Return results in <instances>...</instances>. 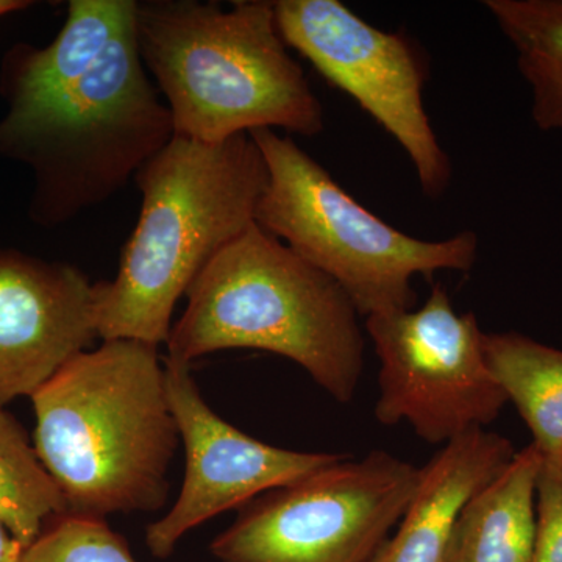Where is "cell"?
I'll use <instances>...</instances> for the list:
<instances>
[{"instance_id": "cell-16", "label": "cell", "mask_w": 562, "mask_h": 562, "mask_svg": "<svg viewBox=\"0 0 562 562\" xmlns=\"http://www.w3.org/2000/svg\"><path fill=\"white\" fill-rule=\"evenodd\" d=\"M484 9L516 50L541 132L562 131V0H486Z\"/></svg>"}, {"instance_id": "cell-19", "label": "cell", "mask_w": 562, "mask_h": 562, "mask_svg": "<svg viewBox=\"0 0 562 562\" xmlns=\"http://www.w3.org/2000/svg\"><path fill=\"white\" fill-rule=\"evenodd\" d=\"M531 562H562V468L543 460L536 484V541Z\"/></svg>"}, {"instance_id": "cell-21", "label": "cell", "mask_w": 562, "mask_h": 562, "mask_svg": "<svg viewBox=\"0 0 562 562\" xmlns=\"http://www.w3.org/2000/svg\"><path fill=\"white\" fill-rule=\"evenodd\" d=\"M32 5L31 0H0V18L16 13V11L31 9Z\"/></svg>"}, {"instance_id": "cell-7", "label": "cell", "mask_w": 562, "mask_h": 562, "mask_svg": "<svg viewBox=\"0 0 562 562\" xmlns=\"http://www.w3.org/2000/svg\"><path fill=\"white\" fill-rule=\"evenodd\" d=\"M420 469L373 450L265 492L210 543L220 562H369L401 522Z\"/></svg>"}, {"instance_id": "cell-4", "label": "cell", "mask_w": 562, "mask_h": 562, "mask_svg": "<svg viewBox=\"0 0 562 562\" xmlns=\"http://www.w3.org/2000/svg\"><path fill=\"white\" fill-rule=\"evenodd\" d=\"M187 295L166 360L191 366L214 351H271L335 401L355 397L364 372L360 314L335 280L257 224L203 268Z\"/></svg>"}, {"instance_id": "cell-13", "label": "cell", "mask_w": 562, "mask_h": 562, "mask_svg": "<svg viewBox=\"0 0 562 562\" xmlns=\"http://www.w3.org/2000/svg\"><path fill=\"white\" fill-rule=\"evenodd\" d=\"M133 21L135 0H70L50 44L18 43L3 55L0 95L7 111L31 109L76 87Z\"/></svg>"}, {"instance_id": "cell-15", "label": "cell", "mask_w": 562, "mask_h": 562, "mask_svg": "<svg viewBox=\"0 0 562 562\" xmlns=\"http://www.w3.org/2000/svg\"><path fill=\"white\" fill-rule=\"evenodd\" d=\"M492 375L530 428L542 460L562 468V350L517 331L486 333Z\"/></svg>"}, {"instance_id": "cell-1", "label": "cell", "mask_w": 562, "mask_h": 562, "mask_svg": "<svg viewBox=\"0 0 562 562\" xmlns=\"http://www.w3.org/2000/svg\"><path fill=\"white\" fill-rule=\"evenodd\" d=\"M35 450L72 516L157 513L180 446L158 346L113 339L32 395Z\"/></svg>"}, {"instance_id": "cell-14", "label": "cell", "mask_w": 562, "mask_h": 562, "mask_svg": "<svg viewBox=\"0 0 562 562\" xmlns=\"http://www.w3.org/2000/svg\"><path fill=\"white\" fill-rule=\"evenodd\" d=\"M541 468V453L532 443L516 452L509 464L465 503L442 562H531Z\"/></svg>"}, {"instance_id": "cell-17", "label": "cell", "mask_w": 562, "mask_h": 562, "mask_svg": "<svg viewBox=\"0 0 562 562\" xmlns=\"http://www.w3.org/2000/svg\"><path fill=\"white\" fill-rule=\"evenodd\" d=\"M66 513L65 498L27 432L0 408V519L29 547L52 519Z\"/></svg>"}, {"instance_id": "cell-3", "label": "cell", "mask_w": 562, "mask_h": 562, "mask_svg": "<svg viewBox=\"0 0 562 562\" xmlns=\"http://www.w3.org/2000/svg\"><path fill=\"white\" fill-rule=\"evenodd\" d=\"M136 46L176 136L217 144L281 128L324 131V109L277 27L273 2L135 0Z\"/></svg>"}, {"instance_id": "cell-11", "label": "cell", "mask_w": 562, "mask_h": 562, "mask_svg": "<svg viewBox=\"0 0 562 562\" xmlns=\"http://www.w3.org/2000/svg\"><path fill=\"white\" fill-rule=\"evenodd\" d=\"M94 283L76 266L0 249V408L90 349Z\"/></svg>"}, {"instance_id": "cell-8", "label": "cell", "mask_w": 562, "mask_h": 562, "mask_svg": "<svg viewBox=\"0 0 562 562\" xmlns=\"http://www.w3.org/2000/svg\"><path fill=\"white\" fill-rule=\"evenodd\" d=\"M380 358L376 420L408 422L435 446L492 424L508 403L484 355V333L473 313H457L441 284L419 310L366 317Z\"/></svg>"}, {"instance_id": "cell-12", "label": "cell", "mask_w": 562, "mask_h": 562, "mask_svg": "<svg viewBox=\"0 0 562 562\" xmlns=\"http://www.w3.org/2000/svg\"><path fill=\"white\" fill-rule=\"evenodd\" d=\"M513 443L473 428L443 443L420 469L419 483L401 519L369 562H442L465 503L513 460Z\"/></svg>"}, {"instance_id": "cell-6", "label": "cell", "mask_w": 562, "mask_h": 562, "mask_svg": "<svg viewBox=\"0 0 562 562\" xmlns=\"http://www.w3.org/2000/svg\"><path fill=\"white\" fill-rule=\"evenodd\" d=\"M249 135L268 168L255 224L335 280L361 316L408 312L417 299L414 277L475 265V232L443 241L413 238L355 201L291 136L272 128Z\"/></svg>"}, {"instance_id": "cell-5", "label": "cell", "mask_w": 562, "mask_h": 562, "mask_svg": "<svg viewBox=\"0 0 562 562\" xmlns=\"http://www.w3.org/2000/svg\"><path fill=\"white\" fill-rule=\"evenodd\" d=\"M173 136L171 111L144 68L132 25L76 87L7 111L0 158L31 168L29 216L55 228L117 194Z\"/></svg>"}, {"instance_id": "cell-2", "label": "cell", "mask_w": 562, "mask_h": 562, "mask_svg": "<svg viewBox=\"0 0 562 562\" xmlns=\"http://www.w3.org/2000/svg\"><path fill=\"white\" fill-rule=\"evenodd\" d=\"M138 224L114 280L94 283L102 341L168 342L180 297L206 265L255 224L268 168L249 133L217 144L173 136L136 172Z\"/></svg>"}, {"instance_id": "cell-18", "label": "cell", "mask_w": 562, "mask_h": 562, "mask_svg": "<svg viewBox=\"0 0 562 562\" xmlns=\"http://www.w3.org/2000/svg\"><path fill=\"white\" fill-rule=\"evenodd\" d=\"M21 562H139L103 519L63 514L25 547Z\"/></svg>"}, {"instance_id": "cell-9", "label": "cell", "mask_w": 562, "mask_h": 562, "mask_svg": "<svg viewBox=\"0 0 562 562\" xmlns=\"http://www.w3.org/2000/svg\"><path fill=\"white\" fill-rule=\"evenodd\" d=\"M273 11L286 46L394 136L427 198L442 195L452 162L425 111L427 66L413 40L373 27L339 0H276Z\"/></svg>"}, {"instance_id": "cell-10", "label": "cell", "mask_w": 562, "mask_h": 562, "mask_svg": "<svg viewBox=\"0 0 562 562\" xmlns=\"http://www.w3.org/2000/svg\"><path fill=\"white\" fill-rule=\"evenodd\" d=\"M166 387L180 442L184 476L179 498L146 528V546L158 560L206 520L246 506L265 492L286 486L342 457L280 449L258 441L217 416L202 397L190 366L165 360Z\"/></svg>"}, {"instance_id": "cell-20", "label": "cell", "mask_w": 562, "mask_h": 562, "mask_svg": "<svg viewBox=\"0 0 562 562\" xmlns=\"http://www.w3.org/2000/svg\"><path fill=\"white\" fill-rule=\"evenodd\" d=\"M25 547L22 546L7 525L0 519V562H21Z\"/></svg>"}]
</instances>
